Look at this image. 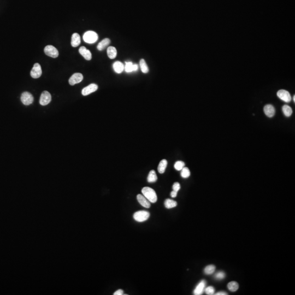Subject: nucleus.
Segmentation results:
<instances>
[{
  "label": "nucleus",
  "instance_id": "obj_1",
  "mask_svg": "<svg viewBox=\"0 0 295 295\" xmlns=\"http://www.w3.org/2000/svg\"><path fill=\"white\" fill-rule=\"evenodd\" d=\"M142 192L143 195L148 200L152 203H155L158 200V197L156 192L149 187H144L142 189Z\"/></svg>",
  "mask_w": 295,
  "mask_h": 295
},
{
  "label": "nucleus",
  "instance_id": "obj_2",
  "mask_svg": "<svg viewBox=\"0 0 295 295\" xmlns=\"http://www.w3.org/2000/svg\"><path fill=\"white\" fill-rule=\"evenodd\" d=\"M98 35L93 31H87L83 35V39L87 43H94L98 40Z\"/></svg>",
  "mask_w": 295,
  "mask_h": 295
},
{
  "label": "nucleus",
  "instance_id": "obj_3",
  "mask_svg": "<svg viewBox=\"0 0 295 295\" xmlns=\"http://www.w3.org/2000/svg\"><path fill=\"white\" fill-rule=\"evenodd\" d=\"M149 217L150 213L145 210L138 211L133 214V218L137 222L139 223H142L147 220Z\"/></svg>",
  "mask_w": 295,
  "mask_h": 295
},
{
  "label": "nucleus",
  "instance_id": "obj_4",
  "mask_svg": "<svg viewBox=\"0 0 295 295\" xmlns=\"http://www.w3.org/2000/svg\"><path fill=\"white\" fill-rule=\"evenodd\" d=\"M45 54L50 57L56 58L59 56V51L55 47L51 45L46 46L44 48Z\"/></svg>",
  "mask_w": 295,
  "mask_h": 295
},
{
  "label": "nucleus",
  "instance_id": "obj_5",
  "mask_svg": "<svg viewBox=\"0 0 295 295\" xmlns=\"http://www.w3.org/2000/svg\"><path fill=\"white\" fill-rule=\"evenodd\" d=\"M51 96L50 93L47 91H44L42 93L40 99H39V104L42 106H46L51 102Z\"/></svg>",
  "mask_w": 295,
  "mask_h": 295
},
{
  "label": "nucleus",
  "instance_id": "obj_6",
  "mask_svg": "<svg viewBox=\"0 0 295 295\" xmlns=\"http://www.w3.org/2000/svg\"><path fill=\"white\" fill-rule=\"evenodd\" d=\"M42 74V68L41 65L38 63H36L31 71L30 74L33 78H38L41 76Z\"/></svg>",
  "mask_w": 295,
  "mask_h": 295
},
{
  "label": "nucleus",
  "instance_id": "obj_7",
  "mask_svg": "<svg viewBox=\"0 0 295 295\" xmlns=\"http://www.w3.org/2000/svg\"><path fill=\"white\" fill-rule=\"evenodd\" d=\"M21 101L24 105L28 106L33 102V97L32 94L28 92L22 93L21 96Z\"/></svg>",
  "mask_w": 295,
  "mask_h": 295
},
{
  "label": "nucleus",
  "instance_id": "obj_8",
  "mask_svg": "<svg viewBox=\"0 0 295 295\" xmlns=\"http://www.w3.org/2000/svg\"><path fill=\"white\" fill-rule=\"evenodd\" d=\"M277 96L280 99L286 103H289L291 100L290 93L285 90H280L277 93Z\"/></svg>",
  "mask_w": 295,
  "mask_h": 295
},
{
  "label": "nucleus",
  "instance_id": "obj_9",
  "mask_svg": "<svg viewBox=\"0 0 295 295\" xmlns=\"http://www.w3.org/2000/svg\"><path fill=\"white\" fill-rule=\"evenodd\" d=\"M83 79V76L80 73L73 74L69 79V83L71 85H74L82 82Z\"/></svg>",
  "mask_w": 295,
  "mask_h": 295
},
{
  "label": "nucleus",
  "instance_id": "obj_10",
  "mask_svg": "<svg viewBox=\"0 0 295 295\" xmlns=\"http://www.w3.org/2000/svg\"><path fill=\"white\" fill-rule=\"evenodd\" d=\"M98 89L97 85L95 84H91L87 87H84L82 90V93L83 96H87L91 93L95 92Z\"/></svg>",
  "mask_w": 295,
  "mask_h": 295
},
{
  "label": "nucleus",
  "instance_id": "obj_11",
  "mask_svg": "<svg viewBox=\"0 0 295 295\" xmlns=\"http://www.w3.org/2000/svg\"><path fill=\"white\" fill-rule=\"evenodd\" d=\"M206 286V281L204 280H202L197 285L196 288L194 290V294L195 295H202L204 291Z\"/></svg>",
  "mask_w": 295,
  "mask_h": 295
},
{
  "label": "nucleus",
  "instance_id": "obj_12",
  "mask_svg": "<svg viewBox=\"0 0 295 295\" xmlns=\"http://www.w3.org/2000/svg\"><path fill=\"white\" fill-rule=\"evenodd\" d=\"M264 112L265 114L269 118H272L274 116L275 113V110L274 107L271 104H267L263 108Z\"/></svg>",
  "mask_w": 295,
  "mask_h": 295
},
{
  "label": "nucleus",
  "instance_id": "obj_13",
  "mask_svg": "<svg viewBox=\"0 0 295 295\" xmlns=\"http://www.w3.org/2000/svg\"><path fill=\"white\" fill-rule=\"evenodd\" d=\"M79 52L85 60H90L91 59L92 55L90 51L87 49L85 47H81L79 49Z\"/></svg>",
  "mask_w": 295,
  "mask_h": 295
},
{
  "label": "nucleus",
  "instance_id": "obj_14",
  "mask_svg": "<svg viewBox=\"0 0 295 295\" xmlns=\"http://www.w3.org/2000/svg\"><path fill=\"white\" fill-rule=\"evenodd\" d=\"M137 198L138 202L143 207L146 208H149L150 207V202H149L143 195L139 194L137 195Z\"/></svg>",
  "mask_w": 295,
  "mask_h": 295
},
{
  "label": "nucleus",
  "instance_id": "obj_15",
  "mask_svg": "<svg viewBox=\"0 0 295 295\" xmlns=\"http://www.w3.org/2000/svg\"><path fill=\"white\" fill-rule=\"evenodd\" d=\"M81 42V37L77 33H74L72 36L71 39V45L73 47H78Z\"/></svg>",
  "mask_w": 295,
  "mask_h": 295
},
{
  "label": "nucleus",
  "instance_id": "obj_16",
  "mask_svg": "<svg viewBox=\"0 0 295 295\" xmlns=\"http://www.w3.org/2000/svg\"><path fill=\"white\" fill-rule=\"evenodd\" d=\"M113 69L116 73H121L124 71L125 66L124 64L120 61H116L113 64Z\"/></svg>",
  "mask_w": 295,
  "mask_h": 295
},
{
  "label": "nucleus",
  "instance_id": "obj_17",
  "mask_svg": "<svg viewBox=\"0 0 295 295\" xmlns=\"http://www.w3.org/2000/svg\"><path fill=\"white\" fill-rule=\"evenodd\" d=\"M110 43V41L109 38H105L103 39L101 42L98 43L97 45V49L99 51H102L105 49Z\"/></svg>",
  "mask_w": 295,
  "mask_h": 295
},
{
  "label": "nucleus",
  "instance_id": "obj_18",
  "mask_svg": "<svg viewBox=\"0 0 295 295\" xmlns=\"http://www.w3.org/2000/svg\"><path fill=\"white\" fill-rule=\"evenodd\" d=\"M108 56L110 59H114L117 55V50L114 47H109L107 50Z\"/></svg>",
  "mask_w": 295,
  "mask_h": 295
},
{
  "label": "nucleus",
  "instance_id": "obj_19",
  "mask_svg": "<svg viewBox=\"0 0 295 295\" xmlns=\"http://www.w3.org/2000/svg\"><path fill=\"white\" fill-rule=\"evenodd\" d=\"M167 166V161L165 159L162 160L160 162L159 164H158V172L161 174L164 173V172H165Z\"/></svg>",
  "mask_w": 295,
  "mask_h": 295
},
{
  "label": "nucleus",
  "instance_id": "obj_20",
  "mask_svg": "<svg viewBox=\"0 0 295 295\" xmlns=\"http://www.w3.org/2000/svg\"><path fill=\"white\" fill-rule=\"evenodd\" d=\"M158 180V177L154 170H152L148 175L147 180L149 183H155Z\"/></svg>",
  "mask_w": 295,
  "mask_h": 295
},
{
  "label": "nucleus",
  "instance_id": "obj_21",
  "mask_svg": "<svg viewBox=\"0 0 295 295\" xmlns=\"http://www.w3.org/2000/svg\"><path fill=\"white\" fill-rule=\"evenodd\" d=\"M164 206L167 209H171L177 206V202L171 199H167L164 201Z\"/></svg>",
  "mask_w": 295,
  "mask_h": 295
},
{
  "label": "nucleus",
  "instance_id": "obj_22",
  "mask_svg": "<svg viewBox=\"0 0 295 295\" xmlns=\"http://www.w3.org/2000/svg\"><path fill=\"white\" fill-rule=\"evenodd\" d=\"M227 288L230 291L235 292L238 289L239 285L236 281H231L227 285Z\"/></svg>",
  "mask_w": 295,
  "mask_h": 295
},
{
  "label": "nucleus",
  "instance_id": "obj_23",
  "mask_svg": "<svg viewBox=\"0 0 295 295\" xmlns=\"http://www.w3.org/2000/svg\"><path fill=\"white\" fill-rule=\"evenodd\" d=\"M139 65L141 69V71L143 73H147L149 72V68L145 60L144 59H141L139 62Z\"/></svg>",
  "mask_w": 295,
  "mask_h": 295
},
{
  "label": "nucleus",
  "instance_id": "obj_24",
  "mask_svg": "<svg viewBox=\"0 0 295 295\" xmlns=\"http://www.w3.org/2000/svg\"><path fill=\"white\" fill-rule=\"evenodd\" d=\"M282 109L284 114L287 117H289L292 114V109L288 105H284Z\"/></svg>",
  "mask_w": 295,
  "mask_h": 295
},
{
  "label": "nucleus",
  "instance_id": "obj_25",
  "mask_svg": "<svg viewBox=\"0 0 295 295\" xmlns=\"http://www.w3.org/2000/svg\"><path fill=\"white\" fill-rule=\"evenodd\" d=\"M215 271V266L210 265H208L207 267H206L204 269V272L207 275H210L214 273Z\"/></svg>",
  "mask_w": 295,
  "mask_h": 295
},
{
  "label": "nucleus",
  "instance_id": "obj_26",
  "mask_svg": "<svg viewBox=\"0 0 295 295\" xmlns=\"http://www.w3.org/2000/svg\"><path fill=\"white\" fill-rule=\"evenodd\" d=\"M181 171V176L182 178H187L190 175V172L188 168L184 167Z\"/></svg>",
  "mask_w": 295,
  "mask_h": 295
},
{
  "label": "nucleus",
  "instance_id": "obj_27",
  "mask_svg": "<svg viewBox=\"0 0 295 295\" xmlns=\"http://www.w3.org/2000/svg\"><path fill=\"white\" fill-rule=\"evenodd\" d=\"M126 72L130 73L133 72V64L132 62H126L125 66L124 68Z\"/></svg>",
  "mask_w": 295,
  "mask_h": 295
},
{
  "label": "nucleus",
  "instance_id": "obj_28",
  "mask_svg": "<svg viewBox=\"0 0 295 295\" xmlns=\"http://www.w3.org/2000/svg\"><path fill=\"white\" fill-rule=\"evenodd\" d=\"M185 166V163L181 161H178L175 164V169L177 171H181Z\"/></svg>",
  "mask_w": 295,
  "mask_h": 295
},
{
  "label": "nucleus",
  "instance_id": "obj_29",
  "mask_svg": "<svg viewBox=\"0 0 295 295\" xmlns=\"http://www.w3.org/2000/svg\"><path fill=\"white\" fill-rule=\"evenodd\" d=\"M226 274L223 271H219L216 273L214 275V278L217 280H222L225 278Z\"/></svg>",
  "mask_w": 295,
  "mask_h": 295
},
{
  "label": "nucleus",
  "instance_id": "obj_30",
  "mask_svg": "<svg viewBox=\"0 0 295 295\" xmlns=\"http://www.w3.org/2000/svg\"><path fill=\"white\" fill-rule=\"evenodd\" d=\"M204 291L207 295H214L215 289L213 286H208L207 288H205Z\"/></svg>",
  "mask_w": 295,
  "mask_h": 295
},
{
  "label": "nucleus",
  "instance_id": "obj_31",
  "mask_svg": "<svg viewBox=\"0 0 295 295\" xmlns=\"http://www.w3.org/2000/svg\"><path fill=\"white\" fill-rule=\"evenodd\" d=\"M172 188H173V191L178 192V191H179V190H180V184H179V183H178V182H175V183H174V184L173 185Z\"/></svg>",
  "mask_w": 295,
  "mask_h": 295
},
{
  "label": "nucleus",
  "instance_id": "obj_32",
  "mask_svg": "<svg viewBox=\"0 0 295 295\" xmlns=\"http://www.w3.org/2000/svg\"><path fill=\"white\" fill-rule=\"evenodd\" d=\"M123 293H124L123 291L121 289H119L115 292L114 293V295H122Z\"/></svg>",
  "mask_w": 295,
  "mask_h": 295
},
{
  "label": "nucleus",
  "instance_id": "obj_33",
  "mask_svg": "<svg viewBox=\"0 0 295 295\" xmlns=\"http://www.w3.org/2000/svg\"><path fill=\"white\" fill-rule=\"evenodd\" d=\"M177 193H178V192L173 191H173L171 192V196L172 197L175 198V197L177 196Z\"/></svg>",
  "mask_w": 295,
  "mask_h": 295
},
{
  "label": "nucleus",
  "instance_id": "obj_34",
  "mask_svg": "<svg viewBox=\"0 0 295 295\" xmlns=\"http://www.w3.org/2000/svg\"><path fill=\"white\" fill-rule=\"evenodd\" d=\"M215 295H227V294L225 292H223V291H221V292H219L218 293L215 294Z\"/></svg>",
  "mask_w": 295,
  "mask_h": 295
},
{
  "label": "nucleus",
  "instance_id": "obj_35",
  "mask_svg": "<svg viewBox=\"0 0 295 295\" xmlns=\"http://www.w3.org/2000/svg\"><path fill=\"white\" fill-rule=\"evenodd\" d=\"M293 100H294V102H295V95H294V97H293Z\"/></svg>",
  "mask_w": 295,
  "mask_h": 295
}]
</instances>
